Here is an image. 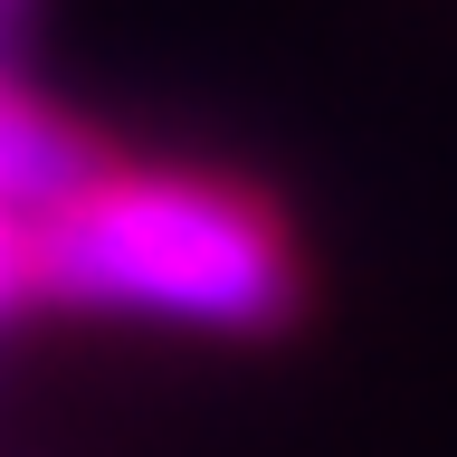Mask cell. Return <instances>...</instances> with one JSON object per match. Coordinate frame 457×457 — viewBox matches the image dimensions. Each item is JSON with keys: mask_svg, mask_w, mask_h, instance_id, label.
<instances>
[{"mask_svg": "<svg viewBox=\"0 0 457 457\" xmlns=\"http://www.w3.org/2000/svg\"><path fill=\"white\" fill-rule=\"evenodd\" d=\"M29 305L143 314L191 334H286L305 314V257L238 181L124 171L29 228Z\"/></svg>", "mask_w": 457, "mask_h": 457, "instance_id": "obj_1", "label": "cell"}, {"mask_svg": "<svg viewBox=\"0 0 457 457\" xmlns=\"http://www.w3.org/2000/svg\"><path fill=\"white\" fill-rule=\"evenodd\" d=\"M114 171V153L86 124H67L57 105H38L20 77H0V220H57L67 200H86Z\"/></svg>", "mask_w": 457, "mask_h": 457, "instance_id": "obj_2", "label": "cell"}, {"mask_svg": "<svg viewBox=\"0 0 457 457\" xmlns=\"http://www.w3.org/2000/svg\"><path fill=\"white\" fill-rule=\"evenodd\" d=\"M29 305V228L20 220H0V314Z\"/></svg>", "mask_w": 457, "mask_h": 457, "instance_id": "obj_3", "label": "cell"}, {"mask_svg": "<svg viewBox=\"0 0 457 457\" xmlns=\"http://www.w3.org/2000/svg\"><path fill=\"white\" fill-rule=\"evenodd\" d=\"M29 29H38V0H0V77H10V57L29 48Z\"/></svg>", "mask_w": 457, "mask_h": 457, "instance_id": "obj_4", "label": "cell"}]
</instances>
